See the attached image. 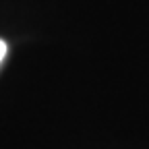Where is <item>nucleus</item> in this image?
<instances>
[{
  "mask_svg": "<svg viewBox=\"0 0 149 149\" xmlns=\"http://www.w3.org/2000/svg\"><path fill=\"white\" fill-rule=\"evenodd\" d=\"M6 50H8V48H6V42H4V40H0V62L4 60V56H6Z\"/></svg>",
  "mask_w": 149,
  "mask_h": 149,
  "instance_id": "obj_1",
  "label": "nucleus"
}]
</instances>
